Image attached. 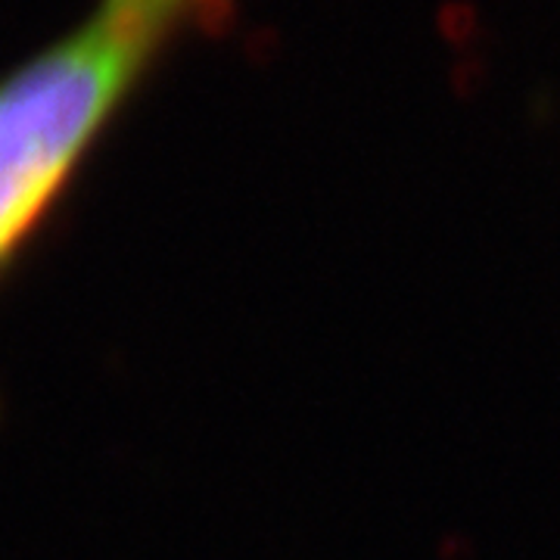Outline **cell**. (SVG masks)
<instances>
[{
  "instance_id": "2",
  "label": "cell",
  "mask_w": 560,
  "mask_h": 560,
  "mask_svg": "<svg viewBox=\"0 0 560 560\" xmlns=\"http://www.w3.org/2000/svg\"><path fill=\"white\" fill-rule=\"evenodd\" d=\"M440 32L452 47H467L480 32V13L470 0H448L440 7Z\"/></svg>"
},
{
  "instance_id": "3",
  "label": "cell",
  "mask_w": 560,
  "mask_h": 560,
  "mask_svg": "<svg viewBox=\"0 0 560 560\" xmlns=\"http://www.w3.org/2000/svg\"><path fill=\"white\" fill-rule=\"evenodd\" d=\"M448 79H452V91L458 97H474L486 84V66H482V60H460L455 62Z\"/></svg>"
},
{
  "instance_id": "1",
  "label": "cell",
  "mask_w": 560,
  "mask_h": 560,
  "mask_svg": "<svg viewBox=\"0 0 560 560\" xmlns=\"http://www.w3.org/2000/svg\"><path fill=\"white\" fill-rule=\"evenodd\" d=\"M231 10L234 0H97L79 25L0 75V280L162 54Z\"/></svg>"
}]
</instances>
